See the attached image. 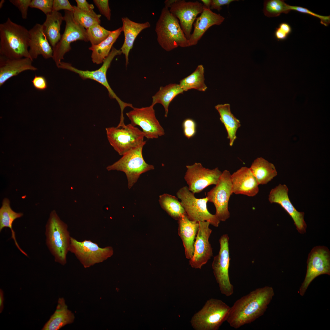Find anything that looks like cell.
<instances>
[{
    "label": "cell",
    "instance_id": "obj_1",
    "mask_svg": "<svg viewBox=\"0 0 330 330\" xmlns=\"http://www.w3.org/2000/svg\"><path fill=\"white\" fill-rule=\"evenodd\" d=\"M274 295L273 288L269 286L252 291L230 307L226 321L235 329L252 323L264 314Z\"/></svg>",
    "mask_w": 330,
    "mask_h": 330
},
{
    "label": "cell",
    "instance_id": "obj_2",
    "mask_svg": "<svg viewBox=\"0 0 330 330\" xmlns=\"http://www.w3.org/2000/svg\"><path fill=\"white\" fill-rule=\"evenodd\" d=\"M29 39V31L8 18L0 24V56L10 59H31L28 50Z\"/></svg>",
    "mask_w": 330,
    "mask_h": 330
},
{
    "label": "cell",
    "instance_id": "obj_3",
    "mask_svg": "<svg viewBox=\"0 0 330 330\" xmlns=\"http://www.w3.org/2000/svg\"><path fill=\"white\" fill-rule=\"evenodd\" d=\"M155 30L158 43L167 51L178 47H189L188 40L178 19L170 13L168 8L164 7L162 9Z\"/></svg>",
    "mask_w": 330,
    "mask_h": 330
},
{
    "label": "cell",
    "instance_id": "obj_4",
    "mask_svg": "<svg viewBox=\"0 0 330 330\" xmlns=\"http://www.w3.org/2000/svg\"><path fill=\"white\" fill-rule=\"evenodd\" d=\"M46 243L55 261L62 265L67 262L66 256L71 237L67 225L61 220L56 211L51 212L46 226Z\"/></svg>",
    "mask_w": 330,
    "mask_h": 330
},
{
    "label": "cell",
    "instance_id": "obj_5",
    "mask_svg": "<svg viewBox=\"0 0 330 330\" xmlns=\"http://www.w3.org/2000/svg\"><path fill=\"white\" fill-rule=\"evenodd\" d=\"M230 307L221 300L211 298L192 317L190 323L195 330H218L228 318Z\"/></svg>",
    "mask_w": 330,
    "mask_h": 330
},
{
    "label": "cell",
    "instance_id": "obj_6",
    "mask_svg": "<svg viewBox=\"0 0 330 330\" xmlns=\"http://www.w3.org/2000/svg\"><path fill=\"white\" fill-rule=\"evenodd\" d=\"M122 53L121 50H117L113 46L108 55L104 60L102 65L98 69L94 71L82 70L73 66L71 64L61 61L58 68L70 71L77 74L83 80L90 79L99 83L104 86L108 91L109 97L116 100L118 103L121 110L120 118H124L123 110L127 107L133 108L132 104L122 101L116 94L111 88L107 78V73L111 63L114 57Z\"/></svg>",
    "mask_w": 330,
    "mask_h": 330
},
{
    "label": "cell",
    "instance_id": "obj_7",
    "mask_svg": "<svg viewBox=\"0 0 330 330\" xmlns=\"http://www.w3.org/2000/svg\"><path fill=\"white\" fill-rule=\"evenodd\" d=\"M145 145L131 149L106 168L108 171L116 170L124 172L127 177L129 189L137 182L141 174L154 169L153 165L146 163L143 158L142 151Z\"/></svg>",
    "mask_w": 330,
    "mask_h": 330
},
{
    "label": "cell",
    "instance_id": "obj_8",
    "mask_svg": "<svg viewBox=\"0 0 330 330\" xmlns=\"http://www.w3.org/2000/svg\"><path fill=\"white\" fill-rule=\"evenodd\" d=\"M105 130L110 144L120 155L146 143L144 141V133L131 123L106 128Z\"/></svg>",
    "mask_w": 330,
    "mask_h": 330
},
{
    "label": "cell",
    "instance_id": "obj_9",
    "mask_svg": "<svg viewBox=\"0 0 330 330\" xmlns=\"http://www.w3.org/2000/svg\"><path fill=\"white\" fill-rule=\"evenodd\" d=\"M64 16L66 25L61 38L53 49L52 57L58 67L64 56L71 50V43L78 40L89 41L86 29L75 20L72 12L65 10Z\"/></svg>",
    "mask_w": 330,
    "mask_h": 330
},
{
    "label": "cell",
    "instance_id": "obj_10",
    "mask_svg": "<svg viewBox=\"0 0 330 330\" xmlns=\"http://www.w3.org/2000/svg\"><path fill=\"white\" fill-rule=\"evenodd\" d=\"M178 198L184 208L188 218L197 222L207 221L215 227L219 226L220 221L215 215L211 214L207 207L208 199L206 196L202 198H196L187 186L179 189L176 193Z\"/></svg>",
    "mask_w": 330,
    "mask_h": 330
},
{
    "label": "cell",
    "instance_id": "obj_11",
    "mask_svg": "<svg viewBox=\"0 0 330 330\" xmlns=\"http://www.w3.org/2000/svg\"><path fill=\"white\" fill-rule=\"evenodd\" d=\"M228 235L225 234L219 239L220 248L218 254L215 256L212 263V268L216 280L221 293L227 297L232 295L234 287L229 276L230 258Z\"/></svg>",
    "mask_w": 330,
    "mask_h": 330
},
{
    "label": "cell",
    "instance_id": "obj_12",
    "mask_svg": "<svg viewBox=\"0 0 330 330\" xmlns=\"http://www.w3.org/2000/svg\"><path fill=\"white\" fill-rule=\"evenodd\" d=\"M69 251L75 255L85 268L102 262L113 253L111 247L101 248L90 240L79 241L71 237Z\"/></svg>",
    "mask_w": 330,
    "mask_h": 330
},
{
    "label": "cell",
    "instance_id": "obj_13",
    "mask_svg": "<svg viewBox=\"0 0 330 330\" xmlns=\"http://www.w3.org/2000/svg\"><path fill=\"white\" fill-rule=\"evenodd\" d=\"M307 270L304 280L299 288L303 296L308 286L316 277L321 275H330V253L324 246L314 247L309 253L307 261Z\"/></svg>",
    "mask_w": 330,
    "mask_h": 330
},
{
    "label": "cell",
    "instance_id": "obj_14",
    "mask_svg": "<svg viewBox=\"0 0 330 330\" xmlns=\"http://www.w3.org/2000/svg\"><path fill=\"white\" fill-rule=\"evenodd\" d=\"M231 175L229 170L223 171L215 186L207 194L208 201L214 204L216 209L215 215L220 221H225L230 217L228 203L233 193Z\"/></svg>",
    "mask_w": 330,
    "mask_h": 330
},
{
    "label": "cell",
    "instance_id": "obj_15",
    "mask_svg": "<svg viewBox=\"0 0 330 330\" xmlns=\"http://www.w3.org/2000/svg\"><path fill=\"white\" fill-rule=\"evenodd\" d=\"M149 106L137 108L127 113L126 115L134 126H139L142 130L145 136L148 139L157 138L165 134L163 128L156 119L153 107Z\"/></svg>",
    "mask_w": 330,
    "mask_h": 330
},
{
    "label": "cell",
    "instance_id": "obj_16",
    "mask_svg": "<svg viewBox=\"0 0 330 330\" xmlns=\"http://www.w3.org/2000/svg\"><path fill=\"white\" fill-rule=\"evenodd\" d=\"M186 167L184 179L189 190L194 194L199 193L211 185H216L222 174L218 167L206 168L200 163L186 165Z\"/></svg>",
    "mask_w": 330,
    "mask_h": 330
},
{
    "label": "cell",
    "instance_id": "obj_17",
    "mask_svg": "<svg viewBox=\"0 0 330 330\" xmlns=\"http://www.w3.org/2000/svg\"><path fill=\"white\" fill-rule=\"evenodd\" d=\"M199 227L194 242L193 255L189 259V264L193 268L201 269L213 256V251L209 242L212 233L209 222H199Z\"/></svg>",
    "mask_w": 330,
    "mask_h": 330
},
{
    "label": "cell",
    "instance_id": "obj_18",
    "mask_svg": "<svg viewBox=\"0 0 330 330\" xmlns=\"http://www.w3.org/2000/svg\"><path fill=\"white\" fill-rule=\"evenodd\" d=\"M203 9L202 4L199 2H187L184 0H176L169 9L170 13L179 20L181 27L188 40L191 34L194 21Z\"/></svg>",
    "mask_w": 330,
    "mask_h": 330
},
{
    "label": "cell",
    "instance_id": "obj_19",
    "mask_svg": "<svg viewBox=\"0 0 330 330\" xmlns=\"http://www.w3.org/2000/svg\"><path fill=\"white\" fill-rule=\"evenodd\" d=\"M288 189L284 184H279L272 189L269 195L270 203L279 204L292 219L299 233L306 232L307 226L304 221V213L298 211L291 202L288 194Z\"/></svg>",
    "mask_w": 330,
    "mask_h": 330
},
{
    "label": "cell",
    "instance_id": "obj_20",
    "mask_svg": "<svg viewBox=\"0 0 330 330\" xmlns=\"http://www.w3.org/2000/svg\"><path fill=\"white\" fill-rule=\"evenodd\" d=\"M231 179L233 193L253 197L259 192V185L249 168L241 167L231 174Z\"/></svg>",
    "mask_w": 330,
    "mask_h": 330
},
{
    "label": "cell",
    "instance_id": "obj_21",
    "mask_svg": "<svg viewBox=\"0 0 330 330\" xmlns=\"http://www.w3.org/2000/svg\"><path fill=\"white\" fill-rule=\"evenodd\" d=\"M29 53L33 60L39 55L45 59L53 57V50L43 30L42 25L36 24L29 30Z\"/></svg>",
    "mask_w": 330,
    "mask_h": 330
},
{
    "label": "cell",
    "instance_id": "obj_22",
    "mask_svg": "<svg viewBox=\"0 0 330 330\" xmlns=\"http://www.w3.org/2000/svg\"><path fill=\"white\" fill-rule=\"evenodd\" d=\"M33 60L28 58L10 59L0 57V86L10 78L24 71H35L38 68L32 64Z\"/></svg>",
    "mask_w": 330,
    "mask_h": 330
},
{
    "label": "cell",
    "instance_id": "obj_23",
    "mask_svg": "<svg viewBox=\"0 0 330 330\" xmlns=\"http://www.w3.org/2000/svg\"><path fill=\"white\" fill-rule=\"evenodd\" d=\"M204 7V6H203ZM225 18L204 7L203 12L194 24L193 31L188 40L189 46L196 45L205 32L214 25H220Z\"/></svg>",
    "mask_w": 330,
    "mask_h": 330
},
{
    "label": "cell",
    "instance_id": "obj_24",
    "mask_svg": "<svg viewBox=\"0 0 330 330\" xmlns=\"http://www.w3.org/2000/svg\"><path fill=\"white\" fill-rule=\"evenodd\" d=\"M178 234L182 241L186 258L189 259L193 255L195 239L199 227L198 222L190 220L185 215L178 220Z\"/></svg>",
    "mask_w": 330,
    "mask_h": 330
},
{
    "label": "cell",
    "instance_id": "obj_25",
    "mask_svg": "<svg viewBox=\"0 0 330 330\" xmlns=\"http://www.w3.org/2000/svg\"><path fill=\"white\" fill-rule=\"evenodd\" d=\"M121 20L123 23L121 28L124 34V39L120 50L122 53L125 55L127 67L129 63V53L133 48L136 38L142 30L149 28L150 24L148 21L143 23H137L127 17L122 18Z\"/></svg>",
    "mask_w": 330,
    "mask_h": 330
},
{
    "label": "cell",
    "instance_id": "obj_26",
    "mask_svg": "<svg viewBox=\"0 0 330 330\" xmlns=\"http://www.w3.org/2000/svg\"><path fill=\"white\" fill-rule=\"evenodd\" d=\"M74 314L68 308L63 297L59 298L56 310L42 329V330H58L74 321Z\"/></svg>",
    "mask_w": 330,
    "mask_h": 330
},
{
    "label": "cell",
    "instance_id": "obj_27",
    "mask_svg": "<svg viewBox=\"0 0 330 330\" xmlns=\"http://www.w3.org/2000/svg\"><path fill=\"white\" fill-rule=\"evenodd\" d=\"M64 16L59 12L52 11L46 15V18L42 24L44 33L53 48L60 40L61 26Z\"/></svg>",
    "mask_w": 330,
    "mask_h": 330
},
{
    "label": "cell",
    "instance_id": "obj_28",
    "mask_svg": "<svg viewBox=\"0 0 330 330\" xmlns=\"http://www.w3.org/2000/svg\"><path fill=\"white\" fill-rule=\"evenodd\" d=\"M215 108L219 113L220 119L224 125L229 145L232 146L237 138V131L241 126L240 122L232 113L229 104H218Z\"/></svg>",
    "mask_w": 330,
    "mask_h": 330
},
{
    "label": "cell",
    "instance_id": "obj_29",
    "mask_svg": "<svg viewBox=\"0 0 330 330\" xmlns=\"http://www.w3.org/2000/svg\"><path fill=\"white\" fill-rule=\"evenodd\" d=\"M249 169L258 185L267 184L277 175L274 165L261 157L255 159Z\"/></svg>",
    "mask_w": 330,
    "mask_h": 330
},
{
    "label": "cell",
    "instance_id": "obj_30",
    "mask_svg": "<svg viewBox=\"0 0 330 330\" xmlns=\"http://www.w3.org/2000/svg\"><path fill=\"white\" fill-rule=\"evenodd\" d=\"M122 32L121 27L111 31L108 36L104 41L97 45L91 46L89 47V50L92 51L91 58L93 63L96 64L103 63Z\"/></svg>",
    "mask_w": 330,
    "mask_h": 330
},
{
    "label": "cell",
    "instance_id": "obj_31",
    "mask_svg": "<svg viewBox=\"0 0 330 330\" xmlns=\"http://www.w3.org/2000/svg\"><path fill=\"white\" fill-rule=\"evenodd\" d=\"M10 201L7 198H4L2 202V205L0 209V231L4 228L10 229L11 232V238L13 240L15 244L19 250L26 256L27 254L20 247L15 237V233L12 228V224L16 218L23 215L22 213H17L14 211L11 208Z\"/></svg>",
    "mask_w": 330,
    "mask_h": 330
},
{
    "label": "cell",
    "instance_id": "obj_32",
    "mask_svg": "<svg viewBox=\"0 0 330 330\" xmlns=\"http://www.w3.org/2000/svg\"><path fill=\"white\" fill-rule=\"evenodd\" d=\"M184 91L179 84H170L166 86L160 87L159 90L152 97V104H161L165 111V117L167 116L169 105L178 95L183 94Z\"/></svg>",
    "mask_w": 330,
    "mask_h": 330
},
{
    "label": "cell",
    "instance_id": "obj_33",
    "mask_svg": "<svg viewBox=\"0 0 330 330\" xmlns=\"http://www.w3.org/2000/svg\"><path fill=\"white\" fill-rule=\"evenodd\" d=\"M204 68L203 65H198L194 72L181 80L179 85L184 91L192 89L205 91L207 87L204 83Z\"/></svg>",
    "mask_w": 330,
    "mask_h": 330
},
{
    "label": "cell",
    "instance_id": "obj_34",
    "mask_svg": "<svg viewBox=\"0 0 330 330\" xmlns=\"http://www.w3.org/2000/svg\"><path fill=\"white\" fill-rule=\"evenodd\" d=\"M159 202L162 208L175 220H178L187 214L177 197L167 193L159 196Z\"/></svg>",
    "mask_w": 330,
    "mask_h": 330
},
{
    "label": "cell",
    "instance_id": "obj_35",
    "mask_svg": "<svg viewBox=\"0 0 330 330\" xmlns=\"http://www.w3.org/2000/svg\"><path fill=\"white\" fill-rule=\"evenodd\" d=\"M290 10V5L283 0H269L264 2L263 12L268 17H277L282 13H288Z\"/></svg>",
    "mask_w": 330,
    "mask_h": 330
},
{
    "label": "cell",
    "instance_id": "obj_36",
    "mask_svg": "<svg viewBox=\"0 0 330 330\" xmlns=\"http://www.w3.org/2000/svg\"><path fill=\"white\" fill-rule=\"evenodd\" d=\"M72 12L75 20L86 29L96 24H100L101 15L82 11L76 6H73Z\"/></svg>",
    "mask_w": 330,
    "mask_h": 330
},
{
    "label": "cell",
    "instance_id": "obj_37",
    "mask_svg": "<svg viewBox=\"0 0 330 330\" xmlns=\"http://www.w3.org/2000/svg\"><path fill=\"white\" fill-rule=\"evenodd\" d=\"M88 39L91 46L96 45L105 39L111 31L105 29L99 24H96L86 29Z\"/></svg>",
    "mask_w": 330,
    "mask_h": 330
},
{
    "label": "cell",
    "instance_id": "obj_38",
    "mask_svg": "<svg viewBox=\"0 0 330 330\" xmlns=\"http://www.w3.org/2000/svg\"><path fill=\"white\" fill-rule=\"evenodd\" d=\"M182 128L183 134L188 139L194 137L197 132V124L193 119L188 118L183 121Z\"/></svg>",
    "mask_w": 330,
    "mask_h": 330
},
{
    "label": "cell",
    "instance_id": "obj_39",
    "mask_svg": "<svg viewBox=\"0 0 330 330\" xmlns=\"http://www.w3.org/2000/svg\"><path fill=\"white\" fill-rule=\"evenodd\" d=\"M53 0H32L30 7L38 9L46 15L52 11Z\"/></svg>",
    "mask_w": 330,
    "mask_h": 330
},
{
    "label": "cell",
    "instance_id": "obj_40",
    "mask_svg": "<svg viewBox=\"0 0 330 330\" xmlns=\"http://www.w3.org/2000/svg\"><path fill=\"white\" fill-rule=\"evenodd\" d=\"M291 10H294L298 12L307 14L317 17L320 19L321 23L327 26L330 23V16H323L315 13L307 8L301 6H290Z\"/></svg>",
    "mask_w": 330,
    "mask_h": 330
},
{
    "label": "cell",
    "instance_id": "obj_41",
    "mask_svg": "<svg viewBox=\"0 0 330 330\" xmlns=\"http://www.w3.org/2000/svg\"><path fill=\"white\" fill-rule=\"evenodd\" d=\"M292 31L291 26L288 23L282 22L276 28L274 33L276 38L278 41L285 40Z\"/></svg>",
    "mask_w": 330,
    "mask_h": 330
},
{
    "label": "cell",
    "instance_id": "obj_42",
    "mask_svg": "<svg viewBox=\"0 0 330 330\" xmlns=\"http://www.w3.org/2000/svg\"><path fill=\"white\" fill-rule=\"evenodd\" d=\"M31 0H10L9 1L16 7L20 12L23 19L27 18L28 10Z\"/></svg>",
    "mask_w": 330,
    "mask_h": 330
},
{
    "label": "cell",
    "instance_id": "obj_43",
    "mask_svg": "<svg viewBox=\"0 0 330 330\" xmlns=\"http://www.w3.org/2000/svg\"><path fill=\"white\" fill-rule=\"evenodd\" d=\"M93 2L98 8L100 12L108 20H110L111 17V9L109 5L108 0H94Z\"/></svg>",
    "mask_w": 330,
    "mask_h": 330
},
{
    "label": "cell",
    "instance_id": "obj_44",
    "mask_svg": "<svg viewBox=\"0 0 330 330\" xmlns=\"http://www.w3.org/2000/svg\"><path fill=\"white\" fill-rule=\"evenodd\" d=\"M62 9L72 12L74 8L68 0H53L52 11L58 12Z\"/></svg>",
    "mask_w": 330,
    "mask_h": 330
},
{
    "label": "cell",
    "instance_id": "obj_45",
    "mask_svg": "<svg viewBox=\"0 0 330 330\" xmlns=\"http://www.w3.org/2000/svg\"><path fill=\"white\" fill-rule=\"evenodd\" d=\"M34 87L39 90H44L48 87L47 82L44 76L35 75L31 81Z\"/></svg>",
    "mask_w": 330,
    "mask_h": 330
},
{
    "label": "cell",
    "instance_id": "obj_46",
    "mask_svg": "<svg viewBox=\"0 0 330 330\" xmlns=\"http://www.w3.org/2000/svg\"><path fill=\"white\" fill-rule=\"evenodd\" d=\"M75 1L77 7L80 9L89 13L94 12V5L89 4L86 0H76Z\"/></svg>",
    "mask_w": 330,
    "mask_h": 330
},
{
    "label": "cell",
    "instance_id": "obj_47",
    "mask_svg": "<svg viewBox=\"0 0 330 330\" xmlns=\"http://www.w3.org/2000/svg\"><path fill=\"white\" fill-rule=\"evenodd\" d=\"M235 1L233 0H212L210 9H215L219 11L222 9V6L228 5L232 2Z\"/></svg>",
    "mask_w": 330,
    "mask_h": 330
},
{
    "label": "cell",
    "instance_id": "obj_48",
    "mask_svg": "<svg viewBox=\"0 0 330 330\" xmlns=\"http://www.w3.org/2000/svg\"><path fill=\"white\" fill-rule=\"evenodd\" d=\"M4 294L3 290L0 289V313L2 312L4 308Z\"/></svg>",
    "mask_w": 330,
    "mask_h": 330
},
{
    "label": "cell",
    "instance_id": "obj_49",
    "mask_svg": "<svg viewBox=\"0 0 330 330\" xmlns=\"http://www.w3.org/2000/svg\"><path fill=\"white\" fill-rule=\"evenodd\" d=\"M201 1L203 2L202 4L204 7L210 9L211 0H201Z\"/></svg>",
    "mask_w": 330,
    "mask_h": 330
},
{
    "label": "cell",
    "instance_id": "obj_50",
    "mask_svg": "<svg viewBox=\"0 0 330 330\" xmlns=\"http://www.w3.org/2000/svg\"><path fill=\"white\" fill-rule=\"evenodd\" d=\"M176 0H166L164 2L165 7L169 8Z\"/></svg>",
    "mask_w": 330,
    "mask_h": 330
},
{
    "label": "cell",
    "instance_id": "obj_51",
    "mask_svg": "<svg viewBox=\"0 0 330 330\" xmlns=\"http://www.w3.org/2000/svg\"><path fill=\"white\" fill-rule=\"evenodd\" d=\"M5 2V1L4 0H2L1 1V2H0V8H2V6L3 5L4 2Z\"/></svg>",
    "mask_w": 330,
    "mask_h": 330
}]
</instances>
